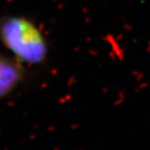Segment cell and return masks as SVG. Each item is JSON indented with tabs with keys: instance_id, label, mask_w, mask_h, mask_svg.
<instances>
[{
	"instance_id": "6da1fadb",
	"label": "cell",
	"mask_w": 150,
	"mask_h": 150,
	"mask_svg": "<svg viewBox=\"0 0 150 150\" xmlns=\"http://www.w3.org/2000/svg\"><path fill=\"white\" fill-rule=\"evenodd\" d=\"M0 44L24 66L42 65L49 57V44L43 31L23 16L0 17Z\"/></svg>"
},
{
	"instance_id": "7a4b0ae2",
	"label": "cell",
	"mask_w": 150,
	"mask_h": 150,
	"mask_svg": "<svg viewBox=\"0 0 150 150\" xmlns=\"http://www.w3.org/2000/svg\"><path fill=\"white\" fill-rule=\"evenodd\" d=\"M25 67L12 55L0 53V101L10 96L24 81Z\"/></svg>"
}]
</instances>
